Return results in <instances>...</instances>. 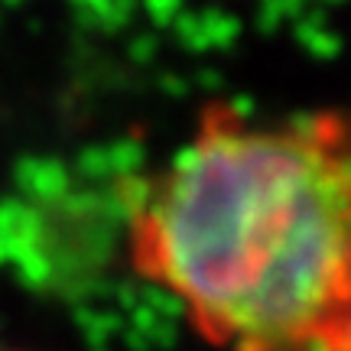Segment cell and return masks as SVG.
Returning <instances> with one entry per match:
<instances>
[{
    "mask_svg": "<svg viewBox=\"0 0 351 351\" xmlns=\"http://www.w3.org/2000/svg\"><path fill=\"white\" fill-rule=\"evenodd\" d=\"M127 261L221 351H322L351 296V111L205 104L143 182Z\"/></svg>",
    "mask_w": 351,
    "mask_h": 351,
    "instance_id": "1",
    "label": "cell"
},
{
    "mask_svg": "<svg viewBox=\"0 0 351 351\" xmlns=\"http://www.w3.org/2000/svg\"><path fill=\"white\" fill-rule=\"evenodd\" d=\"M322 351H351V296H348V302L341 306L339 319L328 328Z\"/></svg>",
    "mask_w": 351,
    "mask_h": 351,
    "instance_id": "2",
    "label": "cell"
}]
</instances>
